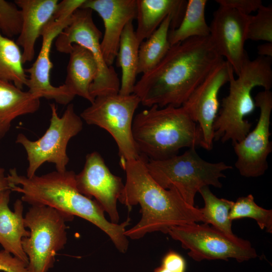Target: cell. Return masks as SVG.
<instances>
[{"label": "cell", "instance_id": "cell-22", "mask_svg": "<svg viewBox=\"0 0 272 272\" xmlns=\"http://www.w3.org/2000/svg\"><path fill=\"white\" fill-rule=\"evenodd\" d=\"M140 44L135 36L132 21L124 27L121 34L116 58V64L121 69L122 75L119 94L133 93L136 84ZM115 58V59H116Z\"/></svg>", "mask_w": 272, "mask_h": 272}, {"label": "cell", "instance_id": "cell-14", "mask_svg": "<svg viewBox=\"0 0 272 272\" xmlns=\"http://www.w3.org/2000/svg\"><path fill=\"white\" fill-rule=\"evenodd\" d=\"M233 72L230 64L222 60L210 71L182 106L198 126L202 139L201 147L207 150L213 147V124L219 110L220 90L229 82Z\"/></svg>", "mask_w": 272, "mask_h": 272}, {"label": "cell", "instance_id": "cell-31", "mask_svg": "<svg viewBox=\"0 0 272 272\" xmlns=\"http://www.w3.org/2000/svg\"><path fill=\"white\" fill-rule=\"evenodd\" d=\"M219 6L234 9L247 15L257 11L262 6L260 0H216Z\"/></svg>", "mask_w": 272, "mask_h": 272}, {"label": "cell", "instance_id": "cell-30", "mask_svg": "<svg viewBox=\"0 0 272 272\" xmlns=\"http://www.w3.org/2000/svg\"><path fill=\"white\" fill-rule=\"evenodd\" d=\"M15 4L0 0V32L11 38L20 33L22 17L21 11Z\"/></svg>", "mask_w": 272, "mask_h": 272}, {"label": "cell", "instance_id": "cell-2", "mask_svg": "<svg viewBox=\"0 0 272 272\" xmlns=\"http://www.w3.org/2000/svg\"><path fill=\"white\" fill-rule=\"evenodd\" d=\"M126 180L118 201L130 210L141 207L142 217L125 235L133 240L142 238L147 234L159 231L167 234L174 226L205 222L199 210L187 203L174 187L164 189L149 174L146 159L141 155L137 159L120 160Z\"/></svg>", "mask_w": 272, "mask_h": 272}, {"label": "cell", "instance_id": "cell-4", "mask_svg": "<svg viewBox=\"0 0 272 272\" xmlns=\"http://www.w3.org/2000/svg\"><path fill=\"white\" fill-rule=\"evenodd\" d=\"M132 132L140 154L148 159H165L202 144L198 126L182 106L154 105L142 111L133 118Z\"/></svg>", "mask_w": 272, "mask_h": 272}, {"label": "cell", "instance_id": "cell-7", "mask_svg": "<svg viewBox=\"0 0 272 272\" xmlns=\"http://www.w3.org/2000/svg\"><path fill=\"white\" fill-rule=\"evenodd\" d=\"M73 219L49 207L31 206L24 216L30 234L22 240L29 272H48L54 266L56 254L67 242L65 223Z\"/></svg>", "mask_w": 272, "mask_h": 272}, {"label": "cell", "instance_id": "cell-33", "mask_svg": "<svg viewBox=\"0 0 272 272\" xmlns=\"http://www.w3.org/2000/svg\"><path fill=\"white\" fill-rule=\"evenodd\" d=\"M162 266L171 272H185L186 261L180 254L170 250L162 259Z\"/></svg>", "mask_w": 272, "mask_h": 272}, {"label": "cell", "instance_id": "cell-28", "mask_svg": "<svg viewBox=\"0 0 272 272\" xmlns=\"http://www.w3.org/2000/svg\"><path fill=\"white\" fill-rule=\"evenodd\" d=\"M229 217L232 221L245 218L255 220L261 230L272 233V210L265 209L256 203L251 194L237 198L230 209Z\"/></svg>", "mask_w": 272, "mask_h": 272}, {"label": "cell", "instance_id": "cell-5", "mask_svg": "<svg viewBox=\"0 0 272 272\" xmlns=\"http://www.w3.org/2000/svg\"><path fill=\"white\" fill-rule=\"evenodd\" d=\"M233 72L229 80L228 94L223 98L213 124L214 141L233 144L242 141L250 131L252 124L245 119L256 107L251 94L256 87L270 90L272 87L271 58L248 57L237 78Z\"/></svg>", "mask_w": 272, "mask_h": 272}, {"label": "cell", "instance_id": "cell-1", "mask_svg": "<svg viewBox=\"0 0 272 272\" xmlns=\"http://www.w3.org/2000/svg\"><path fill=\"white\" fill-rule=\"evenodd\" d=\"M210 36L171 46L163 59L136 82L133 94L149 107L182 106L210 71L223 60Z\"/></svg>", "mask_w": 272, "mask_h": 272}, {"label": "cell", "instance_id": "cell-11", "mask_svg": "<svg viewBox=\"0 0 272 272\" xmlns=\"http://www.w3.org/2000/svg\"><path fill=\"white\" fill-rule=\"evenodd\" d=\"M80 0H63L59 2L52 17L43 27L40 36L42 45L38 56L32 65L25 69L28 74L26 86L28 91L39 97L53 100L62 105L69 104L76 96L63 84L58 87L50 82L53 64L50 52L53 40L70 24L73 13L82 5Z\"/></svg>", "mask_w": 272, "mask_h": 272}, {"label": "cell", "instance_id": "cell-24", "mask_svg": "<svg viewBox=\"0 0 272 272\" xmlns=\"http://www.w3.org/2000/svg\"><path fill=\"white\" fill-rule=\"evenodd\" d=\"M173 21V16H168L159 27L140 44L138 74H144L152 70L167 54L171 46L168 36Z\"/></svg>", "mask_w": 272, "mask_h": 272}, {"label": "cell", "instance_id": "cell-16", "mask_svg": "<svg viewBox=\"0 0 272 272\" xmlns=\"http://www.w3.org/2000/svg\"><path fill=\"white\" fill-rule=\"evenodd\" d=\"M250 15L219 6L210 26V37L218 54L232 66L238 76L248 57L244 49Z\"/></svg>", "mask_w": 272, "mask_h": 272}, {"label": "cell", "instance_id": "cell-19", "mask_svg": "<svg viewBox=\"0 0 272 272\" xmlns=\"http://www.w3.org/2000/svg\"><path fill=\"white\" fill-rule=\"evenodd\" d=\"M137 39L141 44L169 15L173 17L171 29L176 28L184 15L187 1L183 0H136Z\"/></svg>", "mask_w": 272, "mask_h": 272}, {"label": "cell", "instance_id": "cell-9", "mask_svg": "<svg viewBox=\"0 0 272 272\" xmlns=\"http://www.w3.org/2000/svg\"><path fill=\"white\" fill-rule=\"evenodd\" d=\"M140 103L133 93L98 96L80 117L87 124L98 126L110 133L118 147L120 160L137 159L141 155L133 138L132 125Z\"/></svg>", "mask_w": 272, "mask_h": 272}, {"label": "cell", "instance_id": "cell-12", "mask_svg": "<svg viewBox=\"0 0 272 272\" xmlns=\"http://www.w3.org/2000/svg\"><path fill=\"white\" fill-rule=\"evenodd\" d=\"M167 234L189 250L188 255L196 261L232 258L243 262L257 256L249 241L228 235L209 224L194 223L174 226Z\"/></svg>", "mask_w": 272, "mask_h": 272}, {"label": "cell", "instance_id": "cell-10", "mask_svg": "<svg viewBox=\"0 0 272 272\" xmlns=\"http://www.w3.org/2000/svg\"><path fill=\"white\" fill-rule=\"evenodd\" d=\"M93 11L79 8L73 13L70 24L56 38V50L69 54L72 45H80L88 50L94 57L98 66V74L90 88V93L96 97L119 93L120 81L112 65L106 63L100 41L102 32L95 24Z\"/></svg>", "mask_w": 272, "mask_h": 272}, {"label": "cell", "instance_id": "cell-35", "mask_svg": "<svg viewBox=\"0 0 272 272\" xmlns=\"http://www.w3.org/2000/svg\"><path fill=\"white\" fill-rule=\"evenodd\" d=\"M10 189V183L5 173V170L0 166V197L6 191Z\"/></svg>", "mask_w": 272, "mask_h": 272}, {"label": "cell", "instance_id": "cell-32", "mask_svg": "<svg viewBox=\"0 0 272 272\" xmlns=\"http://www.w3.org/2000/svg\"><path fill=\"white\" fill-rule=\"evenodd\" d=\"M29 272L27 265L4 249L0 250V271Z\"/></svg>", "mask_w": 272, "mask_h": 272}, {"label": "cell", "instance_id": "cell-8", "mask_svg": "<svg viewBox=\"0 0 272 272\" xmlns=\"http://www.w3.org/2000/svg\"><path fill=\"white\" fill-rule=\"evenodd\" d=\"M51 118L44 134L36 141L29 140L24 134L17 135L16 142L25 149L28 162L26 176L32 177L45 162L55 165L57 171L66 170L69 162L67 146L70 140L82 130L83 120L69 104L61 116L58 115L55 104H50Z\"/></svg>", "mask_w": 272, "mask_h": 272}, {"label": "cell", "instance_id": "cell-36", "mask_svg": "<svg viewBox=\"0 0 272 272\" xmlns=\"http://www.w3.org/2000/svg\"><path fill=\"white\" fill-rule=\"evenodd\" d=\"M11 123L0 121V140L6 135L11 127Z\"/></svg>", "mask_w": 272, "mask_h": 272}, {"label": "cell", "instance_id": "cell-20", "mask_svg": "<svg viewBox=\"0 0 272 272\" xmlns=\"http://www.w3.org/2000/svg\"><path fill=\"white\" fill-rule=\"evenodd\" d=\"M11 190L5 191L0 197V244L3 249L20 259L27 265L28 258L24 252L22 240L28 237L23 216L24 206L21 199L14 205V211L9 207Z\"/></svg>", "mask_w": 272, "mask_h": 272}, {"label": "cell", "instance_id": "cell-29", "mask_svg": "<svg viewBox=\"0 0 272 272\" xmlns=\"http://www.w3.org/2000/svg\"><path fill=\"white\" fill-rule=\"evenodd\" d=\"M247 39L272 43V7L262 5L255 15H251Z\"/></svg>", "mask_w": 272, "mask_h": 272}, {"label": "cell", "instance_id": "cell-23", "mask_svg": "<svg viewBox=\"0 0 272 272\" xmlns=\"http://www.w3.org/2000/svg\"><path fill=\"white\" fill-rule=\"evenodd\" d=\"M40 98L0 79V121L11 123L18 117L36 112Z\"/></svg>", "mask_w": 272, "mask_h": 272}, {"label": "cell", "instance_id": "cell-25", "mask_svg": "<svg viewBox=\"0 0 272 272\" xmlns=\"http://www.w3.org/2000/svg\"><path fill=\"white\" fill-rule=\"evenodd\" d=\"M207 0H188L180 23L170 29L168 39L171 46L193 37L210 36V26L205 18Z\"/></svg>", "mask_w": 272, "mask_h": 272}, {"label": "cell", "instance_id": "cell-27", "mask_svg": "<svg viewBox=\"0 0 272 272\" xmlns=\"http://www.w3.org/2000/svg\"><path fill=\"white\" fill-rule=\"evenodd\" d=\"M205 203L199 209L205 219L203 223L211 225L216 229L229 236H234L232 230V221L229 215L234 201L226 198H219L205 186L199 189Z\"/></svg>", "mask_w": 272, "mask_h": 272}, {"label": "cell", "instance_id": "cell-21", "mask_svg": "<svg viewBox=\"0 0 272 272\" xmlns=\"http://www.w3.org/2000/svg\"><path fill=\"white\" fill-rule=\"evenodd\" d=\"M64 84L75 94L92 103L94 99L90 88L98 74V66L92 53L84 47L72 45Z\"/></svg>", "mask_w": 272, "mask_h": 272}, {"label": "cell", "instance_id": "cell-6", "mask_svg": "<svg viewBox=\"0 0 272 272\" xmlns=\"http://www.w3.org/2000/svg\"><path fill=\"white\" fill-rule=\"evenodd\" d=\"M147 169L154 180L164 189L175 187L182 198L194 205L196 193L205 186L221 188L224 172L232 167L224 162H210L203 159L195 148L180 155L162 160L146 159Z\"/></svg>", "mask_w": 272, "mask_h": 272}, {"label": "cell", "instance_id": "cell-17", "mask_svg": "<svg viewBox=\"0 0 272 272\" xmlns=\"http://www.w3.org/2000/svg\"><path fill=\"white\" fill-rule=\"evenodd\" d=\"M80 8L94 11L101 18L104 33L101 48L106 63L111 66L124 27L136 19V0H85Z\"/></svg>", "mask_w": 272, "mask_h": 272}, {"label": "cell", "instance_id": "cell-34", "mask_svg": "<svg viewBox=\"0 0 272 272\" xmlns=\"http://www.w3.org/2000/svg\"><path fill=\"white\" fill-rule=\"evenodd\" d=\"M257 52L259 56L271 58L272 43L265 42L257 47Z\"/></svg>", "mask_w": 272, "mask_h": 272}, {"label": "cell", "instance_id": "cell-37", "mask_svg": "<svg viewBox=\"0 0 272 272\" xmlns=\"http://www.w3.org/2000/svg\"><path fill=\"white\" fill-rule=\"evenodd\" d=\"M154 272H171L168 269L165 268L161 265L156 267L155 270Z\"/></svg>", "mask_w": 272, "mask_h": 272}, {"label": "cell", "instance_id": "cell-3", "mask_svg": "<svg viewBox=\"0 0 272 272\" xmlns=\"http://www.w3.org/2000/svg\"><path fill=\"white\" fill-rule=\"evenodd\" d=\"M76 175L74 171L66 170L28 177L19 174L14 168L10 170L7 177L11 191L22 194L23 202L31 206L49 207L70 217L83 218L108 236L119 252L125 253L129 242L125 232L130 218L127 217L120 224L108 221L100 205L79 191Z\"/></svg>", "mask_w": 272, "mask_h": 272}, {"label": "cell", "instance_id": "cell-13", "mask_svg": "<svg viewBox=\"0 0 272 272\" xmlns=\"http://www.w3.org/2000/svg\"><path fill=\"white\" fill-rule=\"evenodd\" d=\"M260 110L254 128L240 142L233 144L237 159L235 164L240 174L245 177L263 175L268 168L267 157L272 151L270 141L272 93L264 90L254 98Z\"/></svg>", "mask_w": 272, "mask_h": 272}, {"label": "cell", "instance_id": "cell-15", "mask_svg": "<svg viewBox=\"0 0 272 272\" xmlns=\"http://www.w3.org/2000/svg\"><path fill=\"white\" fill-rule=\"evenodd\" d=\"M79 191L83 195L95 200L108 214L110 222L118 224L119 216L117 202L124 184L122 178L111 172L97 152H93L86 157L84 167L76 175Z\"/></svg>", "mask_w": 272, "mask_h": 272}, {"label": "cell", "instance_id": "cell-18", "mask_svg": "<svg viewBox=\"0 0 272 272\" xmlns=\"http://www.w3.org/2000/svg\"><path fill=\"white\" fill-rule=\"evenodd\" d=\"M21 11L22 28L16 43L22 48L23 63L34 57L35 46L43 27L52 17L59 1L57 0H15Z\"/></svg>", "mask_w": 272, "mask_h": 272}, {"label": "cell", "instance_id": "cell-26", "mask_svg": "<svg viewBox=\"0 0 272 272\" xmlns=\"http://www.w3.org/2000/svg\"><path fill=\"white\" fill-rule=\"evenodd\" d=\"M22 53L16 42L0 32V79L23 89L28 75L23 67Z\"/></svg>", "mask_w": 272, "mask_h": 272}]
</instances>
